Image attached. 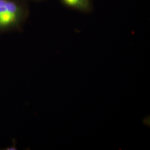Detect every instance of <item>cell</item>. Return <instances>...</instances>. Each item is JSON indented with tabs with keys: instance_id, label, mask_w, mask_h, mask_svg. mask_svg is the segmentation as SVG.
<instances>
[{
	"instance_id": "obj_1",
	"label": "cell",
	"mask_w": 150,
	"mask_h": 150,
	"mask_svg": "<svg viewBox=\"0 0 150 150\" xmlns=\"http://www.w3.org/2000/svg\"><path fill=\"white\" fill-rule=\"evenodd\" d=\"M29 14L27 6L20 0H0V34L21 32Z\"/></svg>"
},
{
	"instance_id": "obj_2",
	"label": "cell",
	"mask_w": 150,
	"mask_h": 150,
	"mask_svg": "<svg viewBox=\"0 0 150 150\" xmlns=\"http://www.w3.org/2000/svg\"><path fill=\"white\" fill-rule=\"evenodd\" d=\"M66 7L84 13H90L93 10L92 0H61Z\"/></svg>"
},
{
	"instance_id": "obj_3",
	"label": "cell",
	"mask_w": 150,
	"mask_h": 150,
	"mask_svg": "<svg viewBox=\"0 0 150 150\" xmlns=\"http://www.w3.org/2000/svg\"><path fill=\"white\" fill-rule=\"evenodd\" d=\"M12 142H13V145L11 146L8 147H7L6 148H5V149H4L2 150H17V149L16 147V144H17V142L16 140L14 139V138H13V139H12Z\"/></svg>"
}]
</instances>
